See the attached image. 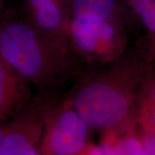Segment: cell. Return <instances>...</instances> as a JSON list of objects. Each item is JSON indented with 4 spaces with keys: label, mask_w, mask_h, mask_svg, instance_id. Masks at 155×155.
Here are the masks:
<instances>
[{
    "label": "cell",
    "mask_w": 155,
    "mask_h": 155,
    "mask_svg": "<svg viewBox=\"0 0 155 155\" xmlns=\"http://www.w3.org/2000/svg\"><path fill=\"white\" fill-rule=\"evenodd\" d=\"M111 154L139 155L144 154L142 143L134 137L121 141L112 148Z\"/></svg>",
    "instance_id": "obj_10"
},
{
    "label": "cell",
    "mask_w": 155,
    "mask_h": 155,
    "mask_svg": "<svg viewBox=\"0 0 155 155\" xmlns=\"http://www.w3.org/2000/svg\"><path fill=\"white\" fill-rule=\"evenodd\" d=\"M134 10L152 32H155V0H127Z\"/></svg>",
    "instance_id": "obj_9"
},
{
    "label": "cell",
    "mask_w": 155,
    "mask_h": 155,
    "mask_svg": "<svg viewBox=\"0 0 155 155\" xmlns=\"http://www.w3.org/2000/svg\"><path fill=\"white\" fill-rule=\"evenodd\" d=\"M5 10V0H0V24L2 20Z\"/></svg>",
    "instance_id": "obj_12"
},
{
    "label": "cell",
    "mask_w": 155,
    "mask_h": 155,
    "mask_svg": "<svg viewBox=\"0 0 155 155\" xmlns=\"http://www.w3.org/2000/svg\"><path fill=\"white\" fill-rule=\"evenodd\" d=\"M73 108L90 129L106 130L127 116V98L121 91L101 81L86 83L73 98Z\"/></svg>",
    "instance_id": "obj_2"
},
{
    "label": "cell",
    "mask_w": 155,
    "mask_h": 155,
    "mask_svg": "<svg viewBox=\"0 0 155 155\" xmlns=\"http://www.w3.org/2000/svg\"><path fill=\"white\" fill-rule=\"evenodd\" d=\"M43 130L41 101L28 104L3 127L0 155H42Z\"/></svg>",
    "instance_id": "obj_4"
},
{
    "label": "cell",
    "mask_w": 155,
    "mask_h": 155,
    "mask_svg": "<svg viewBox=\"0 0 155 155\" xmlns=\"http://www.w3.org/2000/svg\"><path fill=\"white\" fill-rule=\"evenodd\" d=\"M115 35L116 29L111 19H70L68 38L85 55L99 53Z\"/></svg>",
    "instance_id": "obj_6"
},
{
    "label": "cell",
    "mask_w": 155,
    "mask_h": 155,
    "mask_svg": "<svg viewBox=\"0 0 155 155\" xmlns=\"http://www.w3.org/2000/svg\"><path fill=\"white\" fill-rule=\"evenodd\" d=\"M3 140V127H2L1 123H0V149H1L2 144Z\"/></svg>",
    "instance_id": "obj_13"
},
{
    "label": "cell",
    "mask_w": 155,
    "mask_h": 155,
    "mask_svg": "<svg viewBox=\"0 0 155 155\" xmlns=\"http://www.w3.org/2000/svg\"><path fill=\"white\" fill-rule=\"evenodd\" d=\"M0 56L44 98L68 66L65 48L15 9H6L0 24Z\"/></svg>",
    "instance_id": "obj_1"
},
{
    "label": "cell",
    "mask_w": 155,
    "mask_h": 155,
    "mask_svg": "<svg viewBox=\"0 0 155 155\" xmlns=\"http://www.w3.org/2000/svg\"><path fill=\"white\" fill-rule=\"evenodd\" d=\"M144 154H155V135H148L142 142Z\"/></svg>",
    "instance_id": "obj_11"
},
{
    "label": "cell",
    "mask_w": 155,
    "mask_h": 155,
    "mask_svg": "<svg viewBox=\"0 0 155 155\" xmlns=\"http://www.w3.org/2000/svg\"><path fill=\"white\" fill-rule=\"evenodd\" d=\"M42 103V155H75L86 150L89 127L73 108H53Z\"/></svg>",
    "instance_id": "obj_3"
},
{
    "label": "cell",
    "mask_w": 155,
    "mask_h": 155,
    "mask_svg": "<svg viewBox=\"0 0 155 155\" xmlns=\"http://www.w3.org/2000/svg\"><path fill=\"white\" fill-rule=\"evenodd\" d=\"M71 19H111L116 0H65Z\"/></svg>",
    "instance_id": "obj_8"
},
{
    "label": "cell",
    "mask_w": 155,
    "mask_h": 155,
    "mask_svg": "<svg viewBox=\"0 0 155 155\" xmlns=\"http://www.w3.org/2000/svg\"><path fill=\"white\" fill-rule=\"evenodd\" d=\"M5 1H7V0H5Z\"/></svg>",
    "instance_id": "obj_15"
},
{
    "label": "cell",
    "mask_w": 155,
    "mask_h": 155,
    "mask_svg": "<svg viewBox=\"0 0 155 155\" xmlns=\"http://www.w3.org/2000/svg\"><path fill=\"white\" fill-rule=\"evenodd\" d=\"M154 98H155V91H154ZM154 123H155V109H154Z\"/></svg>",
    "instance_id": "obj_14"
},
{
    "label": "cell",
    "mask_w": 155,
    "mask_h": 155,
    "mask_svg": "<svg viewBox=\"0 0 155 155\" xmlns=\"http://www.w3.org/2000/svg\"><path fill=\"white\" fill-rule=\"evenodd\" d=\"M22 11L38 30L65 48L70 17L65 0H23Z\"/></svg>",
    "instance_id": "obj_5"
},
{
    "label": "cell",
    "mask_w": 155,
    "mask_h": 155,
    "mask_svg": "<svg viewBox=\"0 0 155 155\" xmlns=\"http://www.w3.org/2000/svg\"><path fill=\"white\" fill-rule=\"evenodd\" d=\"M30 84L0 56V123L29 104Z\"/></svg>",
    "instance_id": "obj_7"
}]
</instances>
